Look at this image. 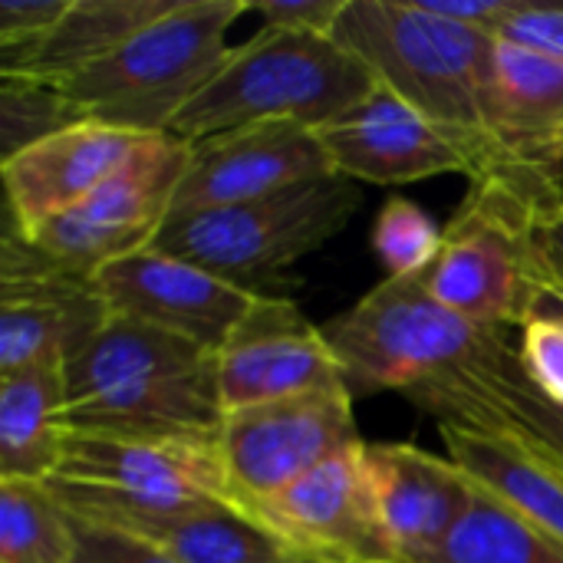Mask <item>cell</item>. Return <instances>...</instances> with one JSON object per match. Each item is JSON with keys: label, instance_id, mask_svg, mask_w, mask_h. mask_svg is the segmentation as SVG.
<instances>
[{"label": "cell", "instance_id": "6da1fadb", "mask_svg": "<svg viewBox=\"0 0 563 563\" xmlns=\"http://www.w3.org/2000/svg\"><path fill=\"white\" fill-rule=\"evenodd\" d=\"M218 356L185 336L112 317L66 366L73 435H218Z\"/></svg>", "mask_w": 563, "mask_h": 563}, {"label": "cell", "instance_id": "7a4b0ae2", "mask_svg": "<svg viewBox=\"0 0 563 563\" xmlns=\"http://www.w3.org/2000/svg\"><path fill=\"white\" fill-rule=\"evenodd\" d=\"M333 36L373 69L379 86L393 89L462 145L475 178L498 172L485 125L492 33L445 20L426 10L422 0H350Z\"/></svg>", "mask_w": 563, "mask_h": 563}, {"label": "cell", "instance_id": "3957f363", "mask_svg": "<svg viewBox=\"0 0 563 563\" xmlns=\"http://www.w3.org/2000/svg\"><path fill=\"white\" fill-rule=\"evenodd\" d=\"M376 86L373 69L336 36L261 26L244 46L231 49L218 76L172 122L168 135L201 142L264 122L320 129Z\"/></svg>", "mask_w": 563, "mask_h": 563}, {"label": "cell", "instance_id": "277c9868", "mask_svg": "<svg viewBox=\"0 0 563 563\" xmlns=\"http://www.w3.org/2000/svg\"><path fill=\"white\" fill-rule=\"evenodd\" d=\"M247 10L251 0H175L165 16L69 79L63 96L89 122L168 135L181 109L228 63V30Z\"/></svg>", "mask_w": 563, "mask_h": 563}, {"label": "cell", "instance_id": "5b68a950", "mask_svg": "<svg viewBox=\"0 0 563 563\" xmlns=\"http://www.w3.org/2000/svg\"><path fill=\"white\" fill-rule=\"evenodd\" d=\"M360 205L363 188L330 175L257 201L175 214L155 244L254 297H290L297 264L336 238Z\"/></svg>", "mask_w": 563, "mask_h": 563}, {"label": "cell", "instance_id": "8992f818", "mask_svg": "<svg viewBox=\"0 0 563 563\" xmlns=\"http://www.w3.org/2000/svg\"><path fill=\"white\" fill-rule=\"evenodd\" d=\"M554 195H563V185L508 172L475 178L442 231L439 257L422 271L429 294L485 330H521L538 284L531 224L538 205Z\"/></svg>", "mask_w": 563, "mask_h": 563}, {"label": "cell", "instance_id": "52a82bcc", "mask_svg": "<svg viewBox=\"0 0 563 563\" xmlns=\"http://www.w3.org/2000/svg\"><path fill=\"white\" fill-rule=\"evenodd\" d=\"M59 505L92 525L231 501L218 435H66L46 482Z\"/></svg>", "mask_w": 563, "mask_h": 563}, {"label": "cell", "instance_id": "ba28073f", "mask_svg": "<svg viewBox=\"0 0 563 563\" xmlns=\"http://www.w3.org/2000/svg\"><path fill=\"white\" fill-rule=\"evenodd\" d=\"M492 333L498 330H485L435 300L422 274L386 277L356 307L323 323L353 399L389 389L409 393L452 373Z\"/></svg>", "mask_w": 563, "mask_h": 563}, {"label": "cell", "instance_id": "9c48e42d", "mask_svg": "<svg viewBox=\"0 0 563 563\" xmlns=\"http://www.w3.org/2000/svg\"><path fill=\"white\" fill-rule=\"evenodd\" d=\"M112 320L96 274L36 247L10 218L0 241V373L69 366Z\"/></svg>", "mask_w": 563, "mask_h": 563}, {"label": "cell", "instance_id": "30bf717a", "mask_svg": "<svg viewBox=\"0 0 563 563\" xmlns=\"http://www.w3.org/2000/svg\"><path fill=\"white\" fill-rule=\"evenodd\" d=\"M188 165V142L148 135L135 155L76 208L23 231L46 254L96 274L99 267L152 247L172 218V201Z\"/></svg>", "mask_w": 563, "mask_h": 563}, {"label": "cell", "instance_id": "8fae6325", "mask_svg": "<svg viewBox=\"0 0 563 563\" xmlns=\"http://www.w3.org/2000/svg\"><path fill=\"white\" fill-rule=\"evenodd\" d=\"M363 442L346 386L228 412L218 432L231 501L254 505Z\"/></svg>", "mask_w": 563, "mask_h": 563}, {"label": "cell", "instance_id": "7c38bea8", "mask_svg": "<svg viewBox=\"0 0 563 563\" xmlns=\"http://www.w3.org/2000/svg\"><path fill=\"white\" fill-rule=\"evenodd\" d=\"M241 508L303 563H386L366 475V442L327 459L290 488Z\"/></svg>", "mask_w": 563, "mask_h": 563}, {"label": "cell", "instance_id": "4fadbf2b", "mask_svg": "<svg viewBox=\"0 0 563 563\" xmlns=\"http://www.w3.org/2000/svg\"><path fill=\"white\" fill-rule=\"evenodd\" d=\"M96 284L112 317L185 336L211 353L257 303L254 294L158 244L99 267Z\"/></svg>", "mask_w": 563, "mask_h": 563}, {"label": "cell", "instance_id": "5bb4252c", "mask_svg": "<svg viewBox=\"0 0 563 563\" xmlns=\"http://www.w3.org/2000/svg\"><path fill=\"white\" fill-rule=\"evenodd\" d=\"M336 175L320 135L297 122H264L188 142L172 218L257 201L284 188Z\"/></svg>", "mask_w": 563, "mask_h": 563}, {"label": "cell", "instance_id": "9a60e30c", "mask_svg": "<svg viewBox=\"0 0 563 563\" xmlns=\"http://www.w3.org/2000/svg\"><path fill=\"white\" fill-rule=\"evenodd\" d=\"M214 356L224 416L343 386V373L323 327H313L290 297H257Z\"/></svg>", "mask_w": 563, "mask_h": 563}, {"label": "cell", "instance_id": "2e32d148", "mask_svg": "<svg viewBox=\"0 0 563 563\" xmlns=\"http://www.w3.org/2000/svg\"><path fill=\"white\" fill-rule=\"evenodd\" d=\"M313 132L336 175L356 185H412L445 172L475 178L468 152L386 86H376Z\"/></svg>", "mask_w": 563, "mask_h": 563}, {"label": "cell", "instance_id": "e0dca14e", "mask_svg": "<svg viewBox=\"0 0 563 563\" xmlns=\"http://www.w3.org/2000/svg\"><path fill=\"white\" fill-rule=\"evenodd\" d=\"M366 475L386 563H426L475 498V482L452 462L409 442L366 445Z\"/></svg>", "mask_w": 563, "mask_h": 563}, {"label": "cell", "instance_id": "ac0fdd59", "mask_svg": "<svg viewBox=\"0 0 563 563\" xmlns=\"http://www.w3.org/2000/svg\"><path fill=\"white\" fill-rule=\"evenodd\" d=\"M485 125L498 172L563 185V56L495 40Z\"/></svg>", "mask_w": 563, "mask_h": 563}, {"label": "cell", "instance_id": "d6986e66", "mask_svg": "<svg viewBox=\"0 0 563 563\" xmlns=\"http://www.w3.org/2000/svg\"><path fill=\"white\" fill-rule=\"evenodd\" d=\"M406 399L429 412L435 426L501 429L563 462V409L531 386L508 330L492 333L459 369L409 389Z\"/></svg>", "mask_w": 563, "mask_h": 563}, {"label": "cell", "instance_id": "ffe728a7", "mask_svg": "<svg viewBox=\"0 0 563 563\" xmlns=\"http://www.w3.org/2000/svg\"><path fill=\"white\" fill-rule=\"evenodd\" d=\"M148 135L115 129L106 122H76L20 155L0 162L10 221L33 231L43 221L76 208L99 185H106Z\"/></svg>", "mask_w": 563, "mask_h": 563}, {"label": "cell", "instance_id": "44dd1931", "mask_svg": "<svg viewBox=\"0 0 563 563\" xmlns=\"http://www.w3.org/2000/svg\"><path fill=\"white\" fill-rule=\"evenodd\" d=\"M172 7L175 0H69L40 40L0 53V76L63 89Z\"/></svg>", "mask_w": 563, "mask_h": 563}, {"label": "cell", "instance_id": "7402d4cb", "mask_svg": "<svg viewBox=\"0 0 563 563\" xmlns=\"http://www.w3.org/2000/svg\"><path fill=\"white\" fill-rule=\"evenodd\" d=\"M449 459L488 495L563 541V468L511 432L465 422L439 426Z\"/></svg>", "mask_w": 563, "mask_h": 563}, {"label": "cell", "instance_id": "603a6c76", "mask_svg": "<svg viewBox=\"0 0 563 563\" xmlns=\"http://www.w3.org/2000/svg\"><path fill=\"white\" fill-rule=\"evenodd\" d=\"M66 366L0 373V478L49 482L66 449Z\"/></svg>", "mask_w": 563, "mask_h": 563}, {"label": "cell", "instance_id": "cb8c5ba5", "mask_svg": "<svg viewBox=\"0 0 563 563\" xmlns=\"http://www.w3.org/2000/svg\"><path fill=\"white\" fill-rule=\"evenodd\" d=\"M106 528L158 544L175 563H303L238 501H201Z\"/></svg>", "mask_w": 563, "mask_h": 563}, {"label": "cell", "instance_id": "d4e9b609", "mask_svg": "<svg viewBox=\"0 0 563 563\" xmlns=\"http://www.w3.org/2000/svg\"><path fill=\"white\" fill-rule=\"evenodd\" d=\"M426 563H563V541L475 485V498Z\"/></svg>", "mask_w": 563, "mask_h": 563}, {"label": "cell", "instance_id": "484cf974", "mask_svg": "<svg viewBox=\"0 0 563 563\" xmlns=\"http://www.w3.org/2000/svg\"><path fill=\"white\" fill-rule=\"evenodd\" d=\"M73 515L43 482L0 478V563H69Z\"/></svg>", "mask_w": 563, "mask_h": 563}, {"label": "cell", "instance_id": "4316f807", "mask_svg": "<svg viewBox=\"0 0 563 563\" xmlns=\"http://www.w3.org/2000/svg\"><path fill=\"white\" fill-rule=\"evenodd\" d=\"M86 122L56 86L0 76V162L23 148Z\"/></svg>", "mask_w": 563, "mask_h": 563}, {"label": "cell", "instance_id": "83f0119b", "mask_svg": "<svg viewBox=\"0 0 563 563\" xmlns=\"http://www.w3.org/2000/svg\"><path fill=\"white\" fill-rule=\"evenodd\" d=\"M442 247L439 224L409 198L396 195L383 205L373 224V251L386 264L389 277L422 274Z\"/></svg>", "mask_w": 563, "mask_h": 563}, {"label": "cell", "instance_id": "f1b7e54d", "mask_svg": "<svg viewBox=\"0 0 563 563\" xmlns=\"http://www.w3.org/2000/svg\"><path fill=\"white\" fill-rule=\"evenodd\" d=\"M518 360L531 386L563 409V320L558 317H528L518 340Z\"/></svg>", "mask_w": 563, "mask_h": 563}, {"label": "cell", "instance_id": "f546056e", "mask_svg": "<svg viewBox=\"0 0 563 563\" xmlns=\"http://www.w3.org/2000/svg\"><path fill=\"white\" fill-rule=\"evenodd\" d=\"M73 534L76 544L69 563H175L158 544L119 528L73 518Z\"/></svg>", "mask_w": 563, "mask_h": 563}, {"label": "cell", "instance_id": "4dcf8cb0", "mask_svg": "<svg viewBox=\"0 0 563 563\" xmlns=\"http://www.w3.org/2000/svg\"><path fill=\"white\" fill-rule=\"evenodd\" d=\"M495 40L563 56V3L511 0L505 20L495 30Z\"/></svg>", "mask_w": 563, "mask_h": 563}, {"label": "cell", "instance_id": "1f68e13d", "mask_svg": "<svg viewBox=\"0 0 563 563\" xmlns=\"http://www.w3.org/2000/svg\"><path fill=\"white\" fill-rule=\"evenodd\" d=\"M346 7L350 0H251V10L261 16L264 30L320 36H333Z\"/></svg>", "mask_w": 563, "mask_h": 563}, {"label": "cell", "instance_id": "d6a6232c", "mask_svg": "<svg viewBox=\"0 0 563 563\" xmlns=\"http://www.w3.org/2000/svg\"><path fill=\"white\" fill-rule=\"evenodd\" d=\"M531 257L534 280L563 290V195L538 205L531 224Z\"/></svg>", "mask_w": 563, "mask_h": 563}, {"label": "cell", "instance_id": "836d02e7", "mask_svg": "<svg viewBox=\"0 0 563 563\" xmlns=\"http://www.w3.org/2000/svg\"><path fill=\"white\" fill-rule=\"evenodd\" d=\"M66 7L69 0H0V53L40 40Z\"/></svg>", "mask_w": 563, "mask_h": 563}, {"label": "cell", "instance_id": "e575fe53", "mask_svg": "<svg viewBox=\"0 0 563 563\" xmlns=\"http://www.w3.org/2000/svg\"><path fill=\"white\" fill-rule=\"evenodd\" d=\"M422 7L445 16V20H455L462 26H472V30H482V33L495 36V30L505 20L511 0H422Z\"/></svg>", "mask_w": 563, "mask_h": 563}, {"label": "cell", "instance_id": "d590c367", "mask_svg": "<svg viewBox=\"0 0 563 563\" xmlns=\"http://www.w3.org/2000/svg\"><path fill=\"white\" fill-rule=\"evenodd\" d=\"M528 317H558L563 320V290L551 284H534V300Z\"/></svg>", "mask_w": 563, "mask_h": 563}, {"label": "cell", "instance_id": "8d00e7d4", "mask_svg": "<svg viewBox=\"0 0 563 563\" xmlns=\"http://www.w3.org/2000/svg\"><path fill=\"white\" fill-rule=\"evenodd\" d=\"M521 442H525V439H521ZM531 449H534V445H531ZM538 452H541V449H538ZM541 455H548V452H541ZM548 459H551V462H558V465H561V468H563L561 459H554V455H548Z\"/></svg>", "mask_w": 563, "mask_h": 563}]
</instances>
